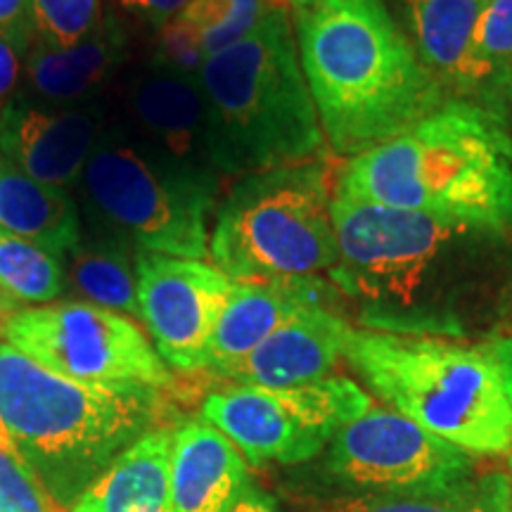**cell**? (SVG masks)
I'll return each mask as SVG.
<instances>
[{"instance_id": "obj_1", "label": "cell", "mask_w": 512, "mask_h": 512, "mask_svg": "<svg viewBox=\"0 0 512 512\" xmlns=\"http://www.w3.org/2000/svg\"><path fill=\"white\" fill-rule=\"evenodd\" d=\"M294 36L325 145L337 157L401 136L451 98L387 0H325L294 12Z\"/></svg>"}, {"instance_id": "obj_2", "label": "cell", "mask_w": 512, "mask_h": 512, "mask_svg": "<svg viewBox=\"0 0 512 512\" xmlns=\"http://www.w3.org/2000/svg\"><path fill=\"white\" fill-rule=\"evenodd\" d=\"M332 192L512 240V131L505 114L448 98L387 143L344 159Z\"/></svg>"}, {"instance_id": "obj_3", "label": "cell", "mask_w": 512, "mask_h": 512, "mask_svg": "<svg viewBox=\"0 0 512 512\" xmlns=\"http://www.w3.org/2000/svg\"><path fill=\"white\" fill-rule=\"evenodd\" d=\"M214 171L249 176L323 159V128L285 5L197 72Z\"/></svg>"}, {"instance_id": "obj_4", "label": "cell", "mask_w": 512, "mask_h": 512, "mask_svg": "<svg viewBox=\"0 0 512 512\" xmlns=\"http://www.w3.org/2000/svg\"><path fill=\"white\" fill-rule=\"evenodd\" d=\"M157 408L155 389L69 380L0 344V420L64 510L155 427Z\"/></svg>"}, {"instance_id": "obj_5", "label": "cell", "mask_w": 512, "mask_h": 512, "mask_svg": "<svg viewBox=\"0 0 512 512\" xmlns=\"http://www.w3.org/2000/svg\"><path fill=\"white\" fill-rule=\"evenodd\" d=\"M344 358L370 392L422 430L467 453H512V396L486 344L351 328Z\"/></svg>"}, {"instance_id": "obj_6", "label": "cell", "mask_w": 512, "mask_h": 512, "mask_svg": "<svg viewBox=\"0 0 512 512\" xmlns=\"http://www.w3.org/2000/svg\"><path fill=\"white\" fill-rule=\"evenodd\" d=\"M323 159L240 176L216 211L209 256L235 283L320 278L337 266Z\"/></svg>"}, {"instance_id": "obj_7", "label": "cell", "mask_w": 512, "mask_h": 512, "mask_svg": "<svg viewBox=\"0 0 512 512\" xmlns=\"http://www.w3.org/2000/svg\"><path fill=\"white\" fill-rule=\"evenodd\" d=\"M81 185L95 214L128 245L181 259L209 256L211 171L185 169L136 136L105 128Z\"/></svg>"}, {"instance_id": "obj_8", "label": "cell", "mask_w": 512, "mask_h": 512, "mask_svg": "<svg viewBox=\"0 0 512 512\" xmlns=\"http://www.w3.org/2000/svg\"><path fill=\"white\" fill-rule=\"evenodd\" d=\"M330 216L339 259L328 280L337 292L373 306L375 330L387 328L401 306L411 304L448 264H456V254L494 240L415 211L335 192Z\"/></svg>"}, {"instance_id": "obj_9", "label": "cell", "mask_w": 512, "mask_h": 512, "mask_svg": "<svg viewBox=\"0 0 512 512\" xmlns=\"http://www.w3.org/2000/svg\"><path fill=\"white\" fill-rule=\"evenodd\" d=\"M373 408V399L349 377L330 375L299 387H233L211 392L202 420L238 446L252 465H297L316 458L335 434Z\"/></svg>"}, {"instance_id": "obj_10", "label": "cell", "mask_w": 512, "mask_h": 512, "mask_svg": "<svg viewBox=\"0 0 512 512\" xmlns=\"http://www.w3.org/2000/svg\"><path fill=\"white\" fill-rule=\"evenodd\" d=\"M10 347L38 366L91 384H140L162 389L171 370L128 316L86 302L19 309L5 328Z\"/></svg>"}, {"instance_id": "obj_11", "label": "cell", "mask_w": 512, "mask_h": 512, "mask_svg": "<svg viewBox=\"0 0 512 512\" xmlns=\"http://www.w3.org/2000/svg\"><path fill=\"white\" fill-rule=\"evenodd\" d=\"M472 453L392 408L373 406L349 422L328 446V470L363 494L444 484L472 475Z\"/></svg>"}, {"instance_id": "obj_12", "label": "cell", "mask_w": 512, "mask_h": 512, "mask_svg": "<svg viewBox=\"0 0 512 512\" xmlns=\"http://www.w3.org/2000/svg\"><path fill=\"white\" fill-rule=\"evenodd\" d=\"M138 309L169 368L207 370L211 339L235 280L202 259L136 252Z\"/></svg>"}, {"instance_id": "obj_13", "label": "cell", "mask_w": 512, "mask_h": 512, "mask_svg": "<svg viewBox=\"0 0 512 512\" xmlns=\"http://www.w3.org/2000/svg\"><path fill=\"white\" fill-rule=\"evenodd\" d=\"M102 131L93 110L12 98L0 110V157L36 181L69 190L81 183Z\"/></svg>"}, {"instance_id": "obj_14", "label": "cell", "mask_w": 512, "mask_h": 512, "mask_svg": "<svg viewBox=\"0 0 512 512\" xmlns=\"http://www.w3.org/2000/svg\"><path fill=\"white\" fill-rule=\"evenodd\" d=\"M126 107L140 143L185 169L214 174L207 152V107L197 74L152 62L128 86Z\"/></svg>"}, {"instance_id": "obj_15", "label": "cell", "mask_w": 512, "mask_h": 512, "mask_svg": "<svg viewBox=\"0 0 512 512\" xmlns=\"http://www.w3.org/2000/svg\"><path fill=\"white\" fill-rule=\"evenodd\" d=\"M349 320L330 306H311L287 320L271 337L221 377L254 387H299L330 377L347 354Z\"/></svg>"}, {"instance_id": "obj_16", "label": "cell", "mask_w": 512, "mask_h": 512, "mask_svg": "<svg viewBox=\"0 0 512 512\" xmlns=\"http://www.w3.org/2000/svg\"><path fill=\"white\" fill-rule=\"evenodd\" d=\"M332 287L323 278L235 283L211 339L207 370L221 375L297 313L311 306H328L335 294Z\"/></svg>"}, {"instance_id": "obj_17", "label": "cell", "mask_w": 512, "mask_h": 512, "mask_svg": "<svg viewBox=\"0 0 512 512\" xmlns=\"http://www.w3.org/2000/svg\"><path fill=\"white\" fill-rule=\"evenodd\" d=\"M247 486V460L226 434L207 420L176 427L171 451L174 512H230Z\"/></svg>"}, {"instance_id": "obj_18", "label": "cell", "mask_w": 512, "mask_h": 512, "mask_svg": "<svg viewBox=\"0 0 512 512\" xmlns=\"http://www.w3.org/2000/svg\"><path fill=\"white\" fill-rule=\"evenodd\" d=\"M126 31L117 17H102L91 34L74 46L31 43L24 74L31 93L55 105L88 98L126 60Z\"/></svg>"}, {"instance_id": "obj_19", "label": "cell", "mask_w": 512, "mask_h": 512, "mask_svg": "<svg viewBox=\"0 0 512 512\" xmlns=\"http://www.w3.org/2000/svg\"><path fill=\"white\" fill-rule=\"evenodd\" d=\"M174 430L152 427L79 496L69 512H174Z\"/></svg>"}, {"instance_id": "obj_20", "label": "cell", "mask_w": 512, "mask_h": 512, "mask_svg": "<svg viewBox=\"0 0 512 512\" xmlns=\"http://www.w3.org/2000/svg\"><path fill=\"white\" fill-rule=\"evenodd\" d=\"M484 0H401L403 31L451 98L472 100V36Z\"/></svg>"}, {"instance_id": "obj_21", "label": "cell", "mask_w": 512, "mask_h": 512, "mask_svg": "<svg viewBox=\"0 0 512 512\" xmlns=\"http://www.w3.org/2000/svg\"><path fill=\"white\" fill-rule=\"evenodd\" d=\"M0 228L67 256L83 240L69 190L36 181L0 157Z\"/></svg>"}, {"instance_id": "obj_22", "label": "cell", "mask_w": 512, "mask_h": 512, "mask_svg": "<svg viewBox=\"0 0 512 512\" xmlns=\"http://www.w3.org/2000/svg\"><path fill=\"white\" fill-rule=\"evenodd\" d=\"M332 512H512V484L505 472H486L444 484L361 494L337 503Z\"/></svg>"}, {"instance_id": "obj_23", "label": "cell", "mask_w": 512, "mask_h": 512, "mask_svg": "<svg viewBox=\"0 0 512 512\" xmlns=\"http://www.w3.org/2000/svg\"><path fill=\"white\" fill-rule=\"evenodd\" d=\"M67 287L83 302L140 320L138 275L133 245L126 240H81L64 256Z\"/></svg>"}, {"instance_id": "obj_24", "label": "cell", "mask_w": 512, "mask_h": 512, "mask_svg": "<svg viewBox=\"0 0 512 512\" xmlns=\"http://www.w3.org/2000/svg\"><path fill=\"white\" fill-rule=\"evenodd\" d=\"M472 100L505 114L512 105V0H484L472 36Z\"/></svg>"}, {"instance_id": "obj_25", "label": "cell", "mask_w": 512, "mask_h": 512, "mask_svg": "<svg viewBox=\"0 0 512 512\" xmlns=\"http://www.w3.org/2000/svg\"><path fill=\"white\" fill-rule=\"evenodd\" d=\"M0 287L19 306L53 304L67 290L64 259L0 228Z\"/></svg>"}, {"instance_id": "obj_26", "label": "cell", "mask_w": 512, "mask_h": 512, "mask_svg": "<svg viewBox=\"0 0 512 512\" xmlns=\"http://www.w3.org/2000/svg\"><path fill=\"white\" fill-rule=\"evenodd\" d=\"M280 5L283 0H190L176 19L207 60L247 38Z\"/></svg>"}, {"instance_id": "obj_27", "label": "cell", "mask_w": 512, "mask_h": 512, "mask_svg": "<svg viewBox=\"0 0 512 512\" xmlns=\"http://www.w3.org/2000/svg\"><path fill=\"white\" fill-rule=\"evenodd\" d=\"M0 512H67L50 496L0 420Z\"/></svg>"}, {"instance_id": "obj_28", "label": "cell", "mask_w": 512, "mask_h": 512, "mask_svg": "<svg viewBox=\"0 0 512 512\" xmlns=\"http://www.w3.org/2000/svg\"><path fill=\"white\" fill-rule=\"evenodd\" d=\"M38 41L74 46L100 22V0H31Z\"/></svg>"}, {"instance_id": "obj_29", "label": "cell", "mask_w": 512, "mask_h": 512, "mask_svg": "<svg viewBox=\"0 0 512 512\" xmlns=\"http://www.w3.org/2000/svg\"><path fill=\"white\" fill-rule=\"evenodd\" d=\"M0 36L8 38L22 55L29 53L36 41L31 0H0Z\"/></svg>"}, {"instance_id": "obj_30", "label": "cell", "mask_w": 512, "mask_h": 512, "mask_svg": "<svg viewBox=\"0 0 512 512\" xmlns=\"http://www.w3.org/2000/svg\"><path fill=\"white\" fill-rule=\"evenodd\" d=\"M190 0H121V5L145 22L164 27L171 19L181 15Z\"/></svg>"}, {"instance_id": "obj_31", "label": "cell", "mask_w": 512, "mask_h": 512, "mask_svg": "<svg viewBox=\"0 0 512 512\" xmlns=\"http://www.w3.org/2000/svg\"><path fill=\"white\" fill-rule=\"evenodd\" d=\"M22 72V53L12 46L8 38L0 36V110L12 100V93H15Z\"/></svg>"}, {"instance_id": "obj_32", "label": "cell", "mask_w": 512, "mask_h": 512, "mask_svg": "<svg viewBox=\"0 0 512 512\" xmlns=\"http://www.w3.org/2000/svg\"><path fill=\"white\" fill-rule=\"evenodd\" d=\"M230 512H280V508L271 496H266L264 491H259L256 486L249 484L245 494L238 498V503L230 508Z\"/></svg>"}, {"instance_id": "obj_33", "label": "cell", "mask_w": 512, "mask_h": 512, "mask_svg": "<svg viewBox=\"0 0 512 512\" xmlns=\"http://www.w3.org/2000/svg\"><path fill=\"white\" fill-rule=\"evenodd\" d=\"M491 354H494L498 368H501L503 380L508 384V392L512 396V337H498L494 342L486 344Z\"/></svg>"}, {"instance_id": "obj_34", "label": "cell", "mask_w": 512, "mask_h": 512, "mask_svg": "<svg viewBox=\"0 0 512 512\" xmlns=\"http://www.w3.org/2000/svg\"><path fill=\"white\" fill-rule=\"evenodd\" d=\"M19 309H22V306L12 302L8 294L3 292V287H0V339H5V328H8L12 316H15Z\"/></svg>"}, {"instance_id": "obj_35", "label": "cell", "mask_w": 512, "mask_h": 512, "mask_svg": "<svg viewBox=\"0 0 512 512\" xmlns=\"http://www.w3.org/2000/svg\"><path fill=\"white\" fill-rule=\"evenodd\" d=\"M325 0H283L285 8H290L294 12H302V10H311L316 5H323Z\"/></svg>"}, {"instance_id": "obj_36", "label": "cell", "mask_w": 512, "mask_h": 512, "mask_svg": "<svg viewBox=\"0 0 512 512\" xmlns=\"http://www.w3.org/2000/svg\"><path fill=\"white\" fill-rule=\"evenodd\" d=\"M508 477H510V484H512V456H510V475Z\"/></svg>"}]
</instances>
